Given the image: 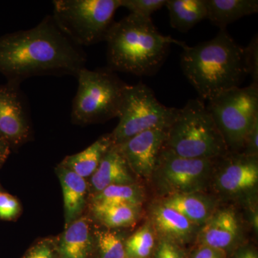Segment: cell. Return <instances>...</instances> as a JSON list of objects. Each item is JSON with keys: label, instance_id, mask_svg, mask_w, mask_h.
Listing matches in <instances>:
<instances>
[{"label": "cell", "instance_id": "cell-15", "mask_svg": "<svg viewBox=\"0 0 258 258\" xmlns=\"http://www.w3.org/2000/svg\"><path fill=\"white\" fill-rule=\"evenodd\" d=\"M152 216L153 228L160 239L183 247L197 238L199 226L172 209L158 205L153 210Z\"/></svg>", "mask_w": 258, "mask_h": 258}, {"label": "cell", "instance_id": "cell-34", "mask_svg": "<svg viewBox=\"0 0 258 258\" xmlns=\"http://www.w3.org/2000/svg\"><path fill=\"white\" fill-rule=\"evenodd\" d=\"M248 249L247 248H244V247L237 249L233 253L231 254L229 258H247Z\"/></svg>", "mask_w": 258, "mask_h": 258}, {"label": "cell", "instance_id": "cell-19", "mask_svg": "<svg viewBox=\"0 0 258 258\" xmlns=\"http://www.w3.org/2000/svg\"><path fill=\"white\" fill-rule=\"evenodd\" d=\"M207 19L220 30L230 24L258 13L257 0H205Z\"/></svg>", "mask_w": 258, "mask_h": 258}, {"label": "cell", "instance_id": "cell-33", "mask_svg": "<svg viewBox=\"0 0 258 258\" xmlns=\"http://www.w3.org/2000/svg\"><path fill=\"white\" fill-rule=\"evenodd\" d=\"M11 149L6 142L0 138V168L3 166L5 161L9 157Z\"/></svg>", "mask_w": 258, "mask_h": 258}, {"label": "cell", "instance_id": "cell-12", "mask_svg": "<svg viewBox=\"0 0 258 258\" xmlns=\"http://www.w3.org/2000/svg\"><path fill=\"white\" fill-rule=\"evenodd\" d=\"M257 158L240 152H228L217 159V189L231 196L253 189L258 182Z\"/></svg>", "mask_w": 258, "mask_h": 258}, {"label": "cell", "instance_id": "cell-28", "mask_svg": "<svg viewBox=\"0 0 258 258\" xmlns=\"http://www.w3.org/2000/svg\"><path fill=\"white\" fill-rule=\"evenodd\" d=\"M22 212L21 204L10 194L0 191V220L13 221Z\"/></svg>", "mask_w": 258, "mask_h": 258}, {"label": "cell", "instance_id": "cell-21", "mask_svg": "<svg viewBox=\"0 0 258 258\" xmlns=\"http://www.w3.org/2000/svg\"><path fill=\"white\" fill-rule=\"evenodd\" d=\"M171 26L180 32H187L207 19L205 0H166Z\"/></svg>", "mask_w": 258, "mask_h": 258}, {"label": "cell", "instance_id": "cell-16", "mask_svg": "<svg viewBox=\"0 0 258 258\" xmlns=\"http://www.w3.org/2000/svg\"><path fill=\"white\" fill-rule=\"evenodd\" d=\"M134 175L118 148L113 146L90 177L88 182L89 196L111 185L136 184Z\"/></svg>", "mask_w": 258, "mask_h": 258}, {"label": "cell", "instance_id": "cell-2", "mask_svg": "<svg viewBox=\"0 0 258 258\" xmlns=\"http://www.w3.org/2000/svg\"><path fill=\"white\" fill-rule=\"evenodd\" d=\"M180 55V66L186 79L203 100L240 87L248 74L245 49L226 30L212 40L193 47L186 44Z\"/></svg>", "mask_w": 258, "mask_h": 258}, {"label": "cell", "instance_id": "cell-17", "mask_svg": "<svg viewBox=\"0 0 258 258\" xmlns=\"http://www.w3.org/2000/svg\"><path fill=\"white\" fill-rule=\"evenodd\" d=\"M62 190L64 228L83 215L89 197L87 180L60 164L55 169Z\"/></svg>", "mask_w": 258, "mask_h": 258}, {"label": "cell", "instance_id": "cell-31", "mask_svg": "<svg viewBox=\"0 0 258 258\" xmlns=\"http://www.w3.org/2000/svg\"><path fill=\"white\" fill-rule=\"evenodd\" d=\"M187 258H229L223 251L204 245L196 244V245L187 252Z\"/></svg>", "mask_w": 258, "mask_h": 258}, {"label": "cell", "instance_id": "cell-36", "mask_svg": "<svg viewBox=\"0 0 258 258\" xmlns=\"http://www.w3.org/2000/svg\"><path fill=\"white\" fill-rule=\"evenodd\" d=\"M0 191H3V189H2L1 184H0Z\"/></svg>", "mask_w": 258, "mask_h": 258}, {"label": "cell", "instance_id": "cell-7", "mask_svg": "<svg viewBox=\"0 0 258 258\" xmlns=\"http://www.w3.org/2000/svg\"><path fill=\"white\" fill-rule=\"evenodd\" d=\"M221 132L229 152H242L244 142L258 120V86L237 87L220 93L207 106Z\"/></svg>", "mask_w": 258, "mask_h": 258}, {"label": "cell", "instance_id": "cell-10", "mask_svg": "<svg viewBox=\"0 0 258 258\" xmlns=\"http://www.w3.org/2000/svg\"><path fill=\"white\" fill-rule=\"evenodd\" d=\"M27 102L18 83L0 86V138L18 149L30 141L31 122Z\"/></svg>", "mask_w": 258, "mask_h": 258}, {"label": "cell", "instance_id": "cell-24", "mask_svg": "<svg viewBox=\"0 0 258 258\" xmlns=\"http://www.w3.org/2000/svg\"><path fill=\"white\" fill-rule=\"evenodd\" d=\"M154 233L152 225L146 223L125 239L126 258H151L157 244Z\"/></svg>", "mask_w": 258, "mask_h": 258}, {"label": "cell", "instance_id": "cell-32", "mask_svg": "<svg viewBox=\"0 0 258 258\" xmlns=\"http://www.w3.org/2000/svg\"><path fill=\"white\" fill-rule=\"evenodd\" d=\"M258 152V120L254 123L253 126L251 129L250 132L247 138L243 149H242V154L244 155L249 156V157H257Z\"/></svg>", "mask_w": 258, "mask_h": 258}, {"label": "cell", "instance_id": "cell-26", "mask_svg": "<svg viewBox=\"0 0 258 258\" xmlns=\"http://www.w3.org/2000/svg\"><path fill=\"white\" fill-rule=\"evenodd\" d=\"M166 0H120V8H125L131 14L152 19L155 12L166 5Z\"/></svg>", "mask_w": 258, "mask_h": 258}, {"label": "cell", "instance_id": "cell-29", "mask_svg": "<svg viewBox=\"0 0 258 258\" xmlns=\"http://www.w3.org/2000/svg\"><path fill=\"white\" fill-rule=\"evenodd\" d=\"M151 258H187V252L179 244L160 239Z\"/></svg>", "mask_w": 258, "mask_h": 258}, {"label": "cell", "instance_id": "cell-3", "mask_svg": "<svg viewBox=\"0 0 258 258\" xmlns=\"http://www.w3.org/2000/svg\"><path fill=\"white\" fill-rule=\"evenodd\" d=\"M107 62L113 72L137 76L157 74L172 43L184 42L161 35L152 19L129 14L114 22L107 34Z\"/></svg>", "mask_w": 258, "mask_h": 258}, {"label": "cell", "instance_id": "cell-1", "mask_svg": "<svg viewBox=\"0 0 258 258\" xmlns=\"http://www.w3.org/2000/svg\"><path fill=\"white\" fill-rule=\"evenodd\" d=\"M87 56L56 21L47 15L31 29L0 37V73L8 82L21 83L35 76L77 77Z\"/></svg>", "mask_w": 258, "mask_h": 258}, {"label": "cell", "instance_id": "cell-20", "mask_svg": "<svg viewBox=\"0 0 258 258\" xmlns=\"http://www.w3.org/2000/svg\"><path fill=\"white\" fill-rule=\"evenodd\" d=\"M161 205L179 212L199 227L208 221L215 212L212 202L198 193L166 197Z\"/></svg>", "mask_w": 258, "mask_h": 258}, {"label": "cell", "instance_id": "cell-23", "mask_svg": "<svg viewBox=\"0 0 258 258\" xmlns=\"http://www.w3.org/2000/svg\"><path fill=\"white\" fill-rule=\"evenodd\" d=\"M92 215L108 229L121 228L133 225L138 220L140 207L118 205L106 206L90 205Z\"/></svg>", "mask_w": 258, "mask_h": 258}, {"label": "cell", "instance_id": "cell-25", "mask_svg": "<svg viewBox=\"0 0 258 258\" xmlns=\"http://www.w3.org/2000/svg\"><path fill=\"white\" fill-rule=\"evenodd\" d=\"M94 258H126L125 240L115 231L94 230Z\"/></svg>", "mask_w": 258, "mask_h": 258}, {"label": "cell", "instance_id": "cell-18", "mask_svg": "<svg viewBox=\"0 0 258 258\" xmlns=\"http://www.w3.org/2000/svg\"><path fill=\"white\" fill-rule=\"evenodd\" d=\"M114 145L111 134H105L82 152L64 158L60 164L88 179L93 175L103 158Z\"/></svg>", "mask_w": 258, "mask_h": 258}, {"label": "cell", "instance_id": "cell-13", "mask_svg": "<svg viewBox=\"0 0 258 258\" xmlns=\"http://www.w3.org/2000/svg\"><path fill=\"white\" fill-rule=\"evenodd\" d=\"M240 225L235 212L231 210H219L199 230L197 244H204L223 251L230 257L237 248Z\"/></svg>", "mask_w": 258, "mask_h": 258}, {"label": "cell", "instance_id": "cell-22", "mask_svg": "<svg viewBox=\"0 0 258 258\" xmlns=\"http://www.w3.org/2000/svg\"><path fill=\"white\" fill-rule=\"evenodd\" d=\"M144 200L143 190L137 183L111 185L99 192L88 197L89 205L93 206L127 205L141 207Z\"/></svg>", "mask_w": 258, "mask_h": 258}, {"label": "cell", "instance_id": "cell-35", "mask_svg": "<svg viewBox=\"0 0 258 258\" xmlns=\"http://www.w3.org/2000/svg\"><path fill=\"white\" fill-rule=\"evenodd\" d=\"M247 258H258L257 252L252 249H248V254H247Z\"/></svg>", "mask_w": 258, "mask_h": 258}, {"label": "cell", "instance_id": "cell-6", "mask_svg": "<svg viewBox=\"0 0 258 258\" xmlns=\"http://www.w3.org/2000/svg\"><path fill=\"white\" fill-rule=\"evenodd\" d=\"M56 21L80 46L105 41L120 0H55Z\"/></svg>", "mask_w": 258, "mask_h": 258}, {"label": "cell", "instance_id": "cell-27", "mask_svg": "<svg viewBox=\"0 0 258 258\" xmlns=\"http://www.w3.org/2000/svg\"><path fill=\"white\" fill-rule=\"evenodd\" d=\"M21 258H59L57 237H44L35 241Z\"/></svg>", "mask_w": 258, "mask_h": 258}, {"label": "cell", "instance_id": "cell-14", "mask_svg": "<svg viewBox=\"0 0 258 258\" xmlns=\"http://www.w3.org/2000/svg\"><path fill=\"white\" fill-rule=\"evenodd\" d=\"M59 258H94L95 239L92 220L83 215L57 237Z\"/></svg>", "mask_w": 258, "mask_h": 258}, {"label": "cell", "instance_id": "cell-5", "mask_svg": "<svg viewBox=\"0 0 258 258\" xmlns=\"http://www.w3.org/2000/svg\"><path fill=\"white\" fill-rule=\"evenodd\" d=\"M76 78L79 86L73 101L72 123L86 125L118 118L128 84L108 67L84 68Z\"/></svg>", "mask_w": 258, "mask_h": 258}, {"label": "cell", "instance_id": "cell-11", "mask_svg": "<svg viewBox=\"0 0 258 258\" xmlns=\"http://www.w3.org/2000/svg\"><path fill=\"white\" fill-rule=\"evenodd\" d=\"M166 137L167 129H150L115 146L134 175L148 179L152 177Z\"/></svg>", "mask_w": 258, "mask_h": 258}, {"label": "cell", "instance_id": "cell-4", "mask_svg": "<svg viewBox=\"0 0 258 258\" xmlns=\"http://www.w3.org/2000/svg\"><path fill=\"white\" fill-rule=\"evenodd\" d=\"M165 147L187 159H217L229 152L211 113L198 98L178 108L167 129Z\"/></svg>", "mask_w": 258, "mask_h": 258}, {"label": "cell", "instance_id": "cell-9", "mask_svg": "<svg viewBox=\"0 0 258 258\" xmlns=\"http://www.w3.org/2000/svg\"><path fill=\"white\" fill-rule=\"evenodd\" d=\"M217 159H187L164 147L152 177L158 191L166 197L200 192L213 175Z\"/></svg>", "mask_w": 258, "mask_h": 258}, {"label": "cell", "instance_id": "cell-8", "mask_svg": "<svg viewBox=\"0 0 258 258\" xmlns=\"http://www.w3.org/2000/svg\"><path fill=\"white\" fill-rule=\"evenodd\" d=\"M178 108L166 107L144 83L128 85L118 115V125L112 132L115 145L150 129H168Z\"/></svg>", "mask_w": 258, "mask_h": 258}, {"label": "cell", "instance_id": "cell-30", "mask_svg": "<svg viewBox=\"0 0 258 258\" xmlns=\"http://www.w3.org/2000/svg\"><path fill=\"white\" fill-rule=\"evenodd\" d=\"M245 49L246 63L249 76L252 79V84L258 86V37L257 35L252 37Z\"/></svg>", "mask_w": 258, "mask_h": 258}]
</instances>
